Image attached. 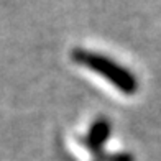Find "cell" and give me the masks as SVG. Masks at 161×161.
I'll return each instance as SVG.
<instances>
[{
    "label": "cell",
    "instance_id": "1",
    "mask_svg": "<svg viewBox=\"0 0 161 161\" xmlns=\"http://www.w3.org/2000/svg\"><path fill=\"white\" fill-rule=\"evenodd\" d=\"M71 56L76 64L84 66V68L91 69L92 72L100 74L105 80H108L112 86H115L122 94H125V96L136 94L138 91L136 77L125 66L119 64L112 58L99 54V53H92V51H87V49H80V48H76Z\"/></svg>",
    "mask_w": 161,
    "mask_h": 161
},
{
    "label": "cell",
    "instance_id": "2",
    "mask_svg": "<svg viewBox=\"0 0 161 161\" xmlns=\"http://www.w3.org/2000/svg\"><path fill=\"white\" fill-rule=\"evenodd\" d=\"M108 136H110V122L104 119V117H100L91 125L87 135L84 136V145L91 151L99 153L102 150V146L105 145Z\"/></svg>",
    "mask_w": 161,
    "mask_h": 161
}]
</instances>
